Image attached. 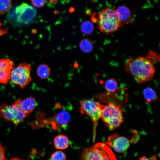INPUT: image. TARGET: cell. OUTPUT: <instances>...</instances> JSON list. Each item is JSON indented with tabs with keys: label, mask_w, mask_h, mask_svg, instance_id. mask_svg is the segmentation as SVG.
<instances>
[{
	"label": "cell",
	"mask_w": 160,
	"mask_h": 160,
	"mask_svg": "<svg viewBox=\"0 0 160 160\" xmlns=\"http://www.w3.org/2000/svg\"><path fill=\"white\" fill-rule=\"evenodd\" d=\"M9 160H22L20 159L18 157H15Z\"/></svg>",
	"instance_id": "484cf974"
},
{
	"label": "cell",
	"mask_w": 160,
	"mask_h": 160,
	"mask_svg": "<svg viewBox=\"0 0 160 160\" xmlns=\"http://www.w3.org/2000/svg\"><path fill=\"white\" fill-rule=\"evenodd\" d=\"M80 29L83 33L89 35L91 34L93 32L94 26L91 22L89 21H84L81 24Z\"/></svg>",
	"instance_id": "d6986e66"
},
{
	"label": "cell",
	"mask_w": 160,
	"mask_h": 160,
	"mask_svg": "<svg viewBox=\"0 0 160 160\" xmlns=\"http://www.w3.org/2000/svg\"><path fill=\"white\" fill-rule=\"evenodd\" d=\"M1 24L0 22V36L4 34L7 32V31L6 29H3L1 28Z\"/></svg>",
	"instance_id": "cb8c5ba5"
},
{
	"label": "cell",
	"mask_w": 160,
	"mask_h": 160,
	"mask_svg": "<svg viewBox=\"0 0 160 160\" xmlns=\"http://www.w3.org/2000/svg\"><path fill=\"white\" fill-rule=\"evenodd\" d=\"M115 10L117 16L122 24H128L132 22L131 11L127 7L121 6Z\"/></svg>",
	"instance_id": "7c38bea8"
},
{
	"label": "cell",
	"mask_w": 160,
	"mask_h": 160,
	"mask_svg": "<svg viewBox=\"0 0 160 160\" xmlns=\"http://www.w3.org/2000/svg\"><path fill=\"white\" fill-rule=\"evenodd\" d=\"M106 143L109 147L119 153L125 152L130 145L129 141L127 138L121 136L117 133L113 134L110 136Z\"/></svg>",
	"instance_id": "30bf717a"
},
{
	"label": "cell",
	"mask_w": 160,
	"mask_h": 160,
	"mask_svg": "<svg viewBox=\"0 0 160 160\" xmlns=\"http://www.w3.org/2000/svg\"><path fill=\"white\" fill-rule=\"evenodd\" d=\"M79 47L81 51L85 53L91 52L94 47L92 42L88 39H82L79 43Z\"/></svg>",
	"instance_id": "e0dca14e"
},
{
	"label": "cell",
	"mask_w": 160,
	"mask_h": 160,
	"mask_svg": "<svg viewBox=\"0 0 160 160\" xmlns=\"http://www.w3.org/2000/svg\"><path fill=\"white\" fill-rule=\"evenodd\" d=\"M145 57H132L127 59L124 67L135 81L139 83H144L152 80L155 70L153 61L156 57L155 55L150 53Z\"/></svg>",
	"instance_id": "6da1fadb"
},
{
	"label": "cell",
	"mask_w": 160,
	"mask_h": 160,
	"mask_svg": "<svg viewBox=\"0 0 160 160\" xmlns=\"http://www.w3.org/2000/svg\"><path fill=\"white\" fill-rule=\"evenodd\" d=\"M50 69L47 65L41 64L37 68V75L41 79H46L48 78L50 76Z\"/></svg>",
	"instance_id": "2e32d148"
},
{
	"label": "cell",
	"mask_w": 160,
	"mask_h": 160,
	"mask_svg": "<svg viewBox=\"0 0 160 160\" xmlns=\"http://www.w3.org/2000/svg\"><path fill=\"white\" fill-rule=\"evenodd\" d=\"M70 119L68 112L65 110H62L51 117L42 119L41 126H46L54 130H58L60 128H66Z\"/></svg>",
	"instance_id": "ba28073f"
},
{
	"label": "cell",
	"mask_w": 160,
	"mask_h": 160,
	"mask_svg": "<svg viewBox=\"0 0 160 160\" xmlns=\"http://www.w3.org/2000/svg\"><path fill=\"white\" fill-rule=\"evenodd\" d=\"M17 21L20 23L28 24L34 20L36 15L35 9L28 4L23 3L15 8Z\"/></svg>",
	"instance_id": "9c48e42d"
},
{
	"label": "cell",
	"mask_w": 160,
	"mask_h": 160,
	"mask_svg": "<svg viewBox=\"0 0 160 160\" xmlns=\"http://www.w3.org/2000/svg\"><path fill=\"white\" fill-rule=\"evenodd\" d=\"M51 0L53 1H56V0Z\"/></svg>",
	"instance_id": "4316f807"
},
{
	"label": "cell",
	"mask_w": 160,
	"mask_h": 160,
	"mask_svg": "<svg viewBox=\"0 0 160 160\" xmlns=\"http://www.w3.org/2000/svg\"><path fill=\"white\" fill-rule=\"evenodd\" d=\"M98 23L100 31L108 34L117 31L123 24L120 21L114 8L107 7L99 13Z\"/></svg>",
	"instance_id": "7a4b0ae2"
},
{
	"label": "cell",
	"mask_w": 160,
	"mask_h": 160,
	"mask_svg": "<svg viewBox=\"0 0 160 160\" xmlns=\"http://www.w3.org/2000/svg\"><path fill=\"white\" fill-rule=\"evenodd\" d=\"M12 0H0V15L4 14L11 8Z\"/></svg>",
	"instance_id": "ffe728a7"
},
{
	"label": "cell",
	"mask_w": 160,
	"mask_h": 160,
	"mask_svg": "<svg viewBox=\"0 0 160 160\" xmlns=\"http://www.w3.org/2000/svg\"><path fill=\"white\" fill-rule=\"evenodd\" d=\"M0 160H6L5 151L4 148L0 143Z\"/></svg>",
	"instance_id": "603a6c76"
},
{
	"label": "cell",
	"mask_w": 160,
	"mask_h": 160,
	"mask_svg": "<svg viewBox=\"0 0 160 160\" xmlns=\"http://www.w3.org/2000/svg\"><path fill=\"white\" fill-rule=\"evenodd\" d=\"M81 160H117L111 149L107 145L99 142L83 149Z\"/></svg>",
	"instance_id": "277c9868"
},
{
	"label": "cell",
	"mask_w": 160,
	"mask_h": 160,
	"mask_svg": "<svg viewBox=\"0 0 160 160\" xmlns=\"http://www.w3.org/2000/svg\"><path fill=\"white\" fill-rule=\"evenodd\" d=\"M69 139L65 135H59L54 139L53 143L55 148L59 150H64L68 147Z\"/></svg>",
	"instance_id": "5bb4252c"
},
{
	"label": "cell",
	"mask_w": 160,
	"mask_h": 160,
	"mask_svg": "<svg viewBox=\"0 0 160 160\" xmlns=\"http://www.w3.org/2000/svg\"><path fill=\"white\" fill-rule=\"evenodd\" d=\"M143 95L147 101L148 102L155 101L157 99V94L152 89L146 87L143 90Z\"/></svg>",
	"instance_id": "ac0fdd59"
},
{
	"label": "cell",
	"mask_w": 160,
	"mask_h": 160,
	"mask_svg": "<svg viewBox=\"0 0 160 160\" xmlns=\"http://www.w3.org/2000/svg\"><path fill=\"white\" fill-rule=\"evenodd\" d=\"M118 83L115 78H111L107 80L105 83V88L109 94L115 92L118 88Z\"/></svg>",
	"instance_id": "9a60e30c"
},
{
	"label": "cell",
	"mask_w": 160,
	"mask_h": 160,
	"mask_svg": "<svg viewBox=\"0 0 160 160\" xmlns=\"http://www.w3.org/2000/svg\"><path fill=\"white\" fill-rule=\"evenodd\" d=\"M14 65L13 61L10 59L3 58L0 60V83H8Z\"/></svg>",
	"instance_id": "8fae6325"
},
{
	"label": "cell",
	"mask_w": 160,
	"mask_h": 160,
	"mask_svg": "<svg viewBox=\"0 0 160 160\" xmlns=\"http://www.w3.org/2000/svg\"><path fill=\"white\" fill-rule=\"evenodd\" d=\"M79 105V111L89 116L93 122L94 134L98 121L101 118L102 104L99 102L86 99L80 101Z\"/></svg>",
	"instance_id": "8992f818"
},
{
	"label": "cell",
	"mask_w": 160,
	"mask_h": 160,
	"mask_svg": "<svg viewBox=\"0 0 160 160\" xmlns=\"http://www.w3.org/2000/svg\"><path fill=\"white\" fill-rule=\"evenodd\" d=\"M100 118L111 130L119 127L124 120L122 110L120 106L111 103L106 105H102Z\"/></svg>",
	"instance_id": "3957f363"
},
{
	"label": "cell",
	"mask_w": 160,
	"mask_h": 160,
	"mask_svg": "<svg viewBox=\"0 0 160 160\" xmlns=\"http://www.w3.org/2000/svg\"><path fill=\"white\" fill-rule=\"evenodd\" d=\"M17 100L21 110L28 114L33 111L37 105L35 99L32 97H29L23 100L20 99Z\"/></svg>",
	"instance_id": "4fadbf2b"
},
{
	"label": "cell",
	"mask_w": 160,
	"mask_h": 160,
	"mask_svg": "<svg viewBox=\"0 0 160 160\" xmlns=\"http://www.w3.org/2000/svg\"><path fill=\"white\" fill-rule=\"evenodd\" d=\"M31 70L29 64L23 63L11 70L10 79L13 83L23 89L31 80Z\"/></svg>",
	"instance_id": "52a82bcc"
},
{
	"label": "cell",
	"mask_w": 160,
	"mask_h": 160,
	"mask_svg": "<svg viewBox=\"0 0 160 160\" xmlns=\"http://www.w3.org/2000/svg\"><path fill=\"white\" fill-rule=\"evenodd\" d=\"M28 115L20 108L17 100L11 105L0 104V117L15 124H18Z\"/></svg>",
	"instance_id": "5b68a950"
},
{
	"label": "cell",
	"mask_w": 160,
	"mask_h": 160,
	"mask_svg": "<svg viewBox=\"0 0 160 160\" xmlns=\"http://www.w3.org/2000/svg\"><path fill=\"white\" fill-rule=\"evenodd\" d=\"M34 6L37 7H43L46 3V0H31Z\"/></svg>",
	"instance_id": "7402d4cb"
},
{
	"label": "cell",
	"mask_w": 160,
	"mask_h": 160,
	"mask_svg": "<svg viewBox=\"0 0 160 160\" xmlns=\"http://www.w3.org/2000/svg\"><path fill=\"white\" fill-rule=\"evenodd\" d=\"M139 160H150L148 158H147L146 156H143L140 158Z\"/></svg>",
	"instance_id": "d4e9b609"
},
{
	"label": "cell",
	"mask_w": 160,
	"mask_h": 160,
	"mask_svg": "<svg viewBox=\"0 0 160 160\" xmlns=\"http://www.w3.org/2000/svg\"><path fill=\"white\" fill-rule=\"evenodd\" d=\"M51 160H66V157L64 153L57 151L53 153L50 157Z\"/></svg>",
	"instance_id": "44dd1931"
}]
</instances>
